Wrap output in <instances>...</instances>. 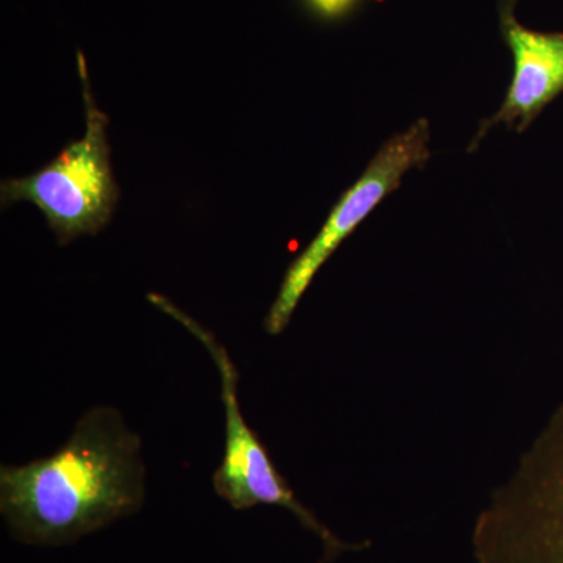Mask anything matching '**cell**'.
Instances as JSON below:
<instances>
[{"instance_id":"8","label":"cell","mask_w":563,"mask_h":563,"mask_svg":"<svg viewBox=\"0 0 563 563\" xmlns=\"http://www.w3.org/2000/svg\"><path fill=\"white\" fill-rule=\"evenodd\" d=\"M518 0H499V14L504 18L514 16V9Z\"/></svg>"},{"instance_id":"6","label":"cell","mask_w":563,"mask_h":563,"mask_svg":"<svg viewBox=\"0 0 563 563\" xmlns=\"http://www.w3.org/2000/svg\"><path fill=\"white\" fill-rule=\"evenodd\" d=\"M503 36L512 52L514 76L499 110L481 124L468 151L496 125L523 132L544 107L563 92V33L531 31L515 16L501 20Z\"/></svg>"},{"instance_id":"7","label":"cell","mask_w":563,"mask_h":563,"mask_svg":"<svg viewBox=\"0 0 563 563\" xmlns=\"http://www.w3.org/2000/svg\"><path fill=\"white\" fill-rule=\"evenodd\" d=\"M310 10L324 20H339L344 14L350 13L358 0H306Z\"/></svg>"},{"instance_id":"4","label":"cell","mask_w":563,"mask_h":563,"mask_svg":"<svg viewBox=\"0 0 563 563\" xmlns=\"http://www.w3.org/2000/svg\"><path fill=\"white\" fill-rule=\"evenodd\" d=\"M84 80L85 133L68 144L49 165L25 177L2 181V203L31 202L38 207L62 246L85 235H96L113 214L120 198L111 172L107 125L109 118L99 109L79 54Z\"/></svg>"},{"instance_id":"3","label":"cell","mask_w":563,"mask_h":563,"mask_svg":"<svg viewBox=\"0 0 563 563\" xmlns=\"http://www.w3.org/2000/svg\"><path fill=\"white\" fill-rule=\"evenodd\" d=\"M155 307L180 322L191 335H195L209 351L214 366L220 373L221 398L224 404L225 444L220 466L213 474V487L217 495L236 510H247L255 506H276L288 510L312 532L322 544L321 563L335 561L347 551H361L368 543H347L335 536L320 518L303 506L279 470L274 465L268 451L263 446L261 437L252 431L244 420L239 401V369L228 350L217 336L192 320L179 307L161 295H150Z\"/></svg>"},{"instance_id":"5","label":"cell","mask_w":563,"mask_h":563,"mask_svg":"<svg viewBox=\"0 0 563 563\" xmlns=\"http://www.w3.org/2000/svg\"><path fill=\"white\" fill-rule=\"evenodd\" d=\"M429 141V122L420 120L388 140L374 155L361 179L335 203L321 231L288 266L279 292L263 322L269 335H279L287 329L303 292L340 244L390 192L398 190L402 177L410 169L421 168L428 163L431 158Z\"/></svg>"},{"instance_id":"2","label":"cell","mask_w":563,"mask_h":563,"mask_svg":"<svg viewBox=\"0 0 563 563\" xmlns=\"http://www.w3.org/2000/svg\"><path fill=\"white\" fill-rule=\"evenodd\" d=\"M472 548L476 563H563V404L477 515Z\"/></svg>"},{"instance_id":"1","label":"cell","mask_w":563,"mask_h":563,"mask_svg":"<svg viewBox=\"0 0 563 563\" xmlns=\"http://www.w3.org/2000/svg\"><path fill=\"white\" fill-rule=\"evenodd\" d=\"M146 496L141 440L120 410L81 415L47 457L0 466V514L21 543L62 547L139 512Z\"/></svg>"}]
</instances>
